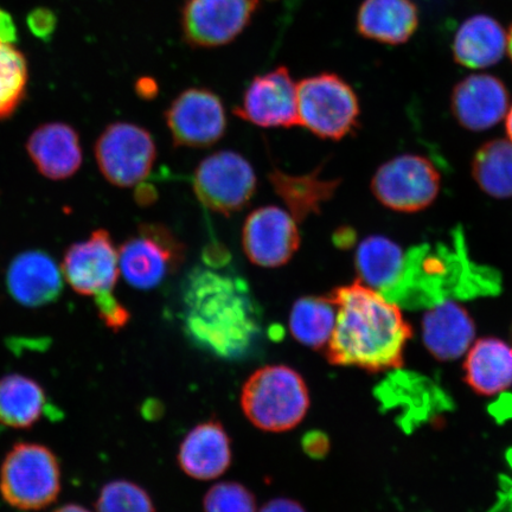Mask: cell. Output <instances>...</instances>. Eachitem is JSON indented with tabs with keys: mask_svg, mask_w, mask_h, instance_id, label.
I'll list each match as a JSON object with an SVG mask.
<instances>
[{
	"mask_svg": "<svg viewBox=\"0 0 512 512\" xmlns=\"http://www.w3.org/2000/svg\"><path fill=\"white\" fill-rule=\"evenodd\" d=\"M440 188L441 177L431 160L411 153L388 160L371 179V191L377 201L406 214L431 207Z\"/></svg>",
	"mask_w": 512,
	"mask_h": 512,
	"instance_id": "7",
	"label": "cell"
},
{
	"mask_svg": "<svg viewBox=\"0 0 512 512\" xmlns=\"http://www.w3.org/2000/svg\"><path fill=\"white\" fill-rule=\"evenodd\" d=\"M204 512H258L256 498L245 485L223 482L211 486L203 498Z\"/></svg>",
	"mask_w": 512,
	"mask_h": 512,
	"instance_id": "31",
	"label": "cell"
},
{
	"mask_svg": "<svg viewBox=\"0 0 512 512\" xmlns=\"http://www.w3.org/2000/svg\"><path fill=\"white\" fill-rule=\"evenodd\" d=\"M297 221L288 211L268 206L249 214L242 230L243 252L254 265L284 266L300 246Z\"/></svg>",
	"mask_w": 512,
	"mask_h": 512,
	"instance_id": "14",
	"label": "cell"
},
{
	"mask_svg": "<svg viewBox=\"0 0 512 512\" xmlns=\"http://www.w3.org/2000/svg\"><path fill=\"white\" fill-rule=\"evenodd\" d=\"M165 120L178 147L213 146L227 128L220 96L207 88H190L179 94L165 112Z\"/></svg>",
	"mask_w": 512,
	"mask_h": 512,
	"instance_id": "12",
	"label": "cell"
},
{
	"mask_svg": "<svg viewBox=\"0 0 512 512\" xmlns=\"http://www.w3.org/2000/svg\"><path fill=\"white\" fill-rule=\"evenodd\" d=\"M511 341H512V325H511Z\"/></svg>",
	"mask_w": 512,
	"mask_h": 512,
	"instance_id": "41",
	"label": "cell"
},
{
	"mask_svg": "<svg viewBox=\"0 0 512 512\" xmlns=\"http://www.w3.org/2000/svg\"><path fill=\"white\" fill-rule=\"evenodd\" d=\"M507 41V32L495 18L472 16L460 25L454 37V60L471 69L495 66L507 51Z\"/></svg>",
	"mask_w": 512,
	"mask_h": 512,
	"instance_id": "23",
	"label": "cell"
},
{
	"mask_svg": "<svg viewBox=\"0 0 512 512\" xmlns=\"http://www.w3.org/2000/svg\"><path fill=\"white\" fill-rule=\"evenodd\" d=\"M405 251L398 243L382 235L361 241L355 253L358 280L384 296L399 279Z\"/></svg>",
	"mask_w": 512,
	"mask_h": 512,
	"instance_id": "26",
	"label": "cell"
},
{
	"mask_svg": "<svg viewBox=\"0 0 512 512\" xmlns=\"http://www.w3.org/2000/svg\"><path fill=\"white\" fill-rule=\"evenodd\" d=\"M185 332L198 347L224 360H239L261 332V312L245 280L195 268L183 287Z\"/></svg>",
	"mask_w": 512,
	"mask_h": 512,
	"instance_id": "2",
	"label": "cell"
},
{
	"mask_svg": "<svg viewBox=\"0 0 512 512\" xmlns=\"http://www.w3.org/2000/svg\"><path fill=\"white\" fill-rule=\"evenodd\" d=\"M27 57L14 43L0 40V120L10 118L27 94Z\"/></svg>",
	"mask_w": 512,
	"mask_h": 512,
	"instance_id": "29",
	"label": "cell"
},
{
	"mask_svg": "<svg viewBox=\"0 0 512 512\" xmlns=\"http://www.w3.org/2000/svg\"><path fill=\"white\" fill-rule=\"evenodd\" d=\"M507 51L512 61V25L508 32Z\"/></svg>",
	"mask_w": 512,
	"mask_h": 512,
	"instance_id": "40",
	"label": "cell"
},
{
	"mask_svg": "<svg viewBox=\"0 0 512 512\" xmlns=\"http://www.w3.org/2000/svg\"><path fill=\"white\" fill-rule=\"evenodd\" d=\"M322 169L323 164L311 174L292 176L275 168L268 174L275 194L284 201L288 213L298 223L311 215H319L323 204L335 196L341 185V179L320 178Z\"/></svg>",
	"mask_w": 512,
	"mask_h": 512,
	"instance_id": "24",
	"label": "cell"
},
{
	"mask_svg": "<svg viewBox=\"0 0 512 512\" xmlns=\"http://www.w3.org/2000/svg\"><path fill=\"white\" fill-rule=\"evenodd\" d=\"M356 24L368 40L399 46L418 29L419 11L413 0H364Z\"/></svg>",
	"mask_w": 512,
	"mask_h": 512,
	"instance_id": "22",
	"label": "cell"
},
{
	"mask_svg": "<svg viewBox=\"0 0 512 512\" xmlns=\"http://www.w3.org/2000/svg\"><path fill=\"white\" fill-rule=\"evenodd\" d=\"M502 279L494 268L472 261L463 230L452 242L422 243L403 256L399 279L384 298L409 310L431 309L446 300L496 296Z\"/></svg>",
	"mask_w": 512,
	"mask_h": 512,
	"instance_id": "3",
	"label": "cell"
},
{
	"mask_svg": "<svg viewBox=\"0 0 512 512\" xmlns=\"http://www.w3.org/2000/svg\"><path fill=\"white\" fill-rule=\"evenodd\" d=\"M27 150L40 174L51 181H63L79 171L82 149L79 133L63 123L44 124L28 139Z\"/></svg>",
	"mask_w": 512,
	"mask_h": 512,
	"instance_id": "20",
	"label": "cell"
},
{
	"mask_svg": "<svg viewBox=\"0 0 512 512\" xmlns=\"http://www.w3.org/2000/svg\"><path fill=\"white\" fill-rule=\"evenodd\" d=\"M298 125L323 139L341 140L360 126V102L347 81L323 73L297 83Z\"/></svg>",
	"mask_w": 512,
	"mask_h": 512,
	"instance_id": "6",
	"label": "cell"
},
{
	"mask_svg": "<svg viewBox=\"0 0 512 512\" xmlns=\"http://www.w3.org/2000/svg\"><path fill=\"white\" fill-rule=\"evenodd\" d=\"M505 130H507L509 140L512 143V105L507 113V120H505Z\"/></svg>",
	"mask_w": 512,
	"mask_h": 512,
	"instance_id": "39",
	"label": "cell"
},
{
	"mask_svg": "<svg viewBox=\"0 0 512 512\" xmlns=\"http://www.w3.org/2000/svg\"><path fill=\"white\" fill-rule=\"evenodd\" d=\"M512 467V454L509 456ZM488 512H512V477L502 478L501 490L498 492L497 502Z\"/></svg>",
	"mask_w": 512,
	"mask_h": 512,
	"instance_id": "35",
	"label": "cell"
},
{
	"mask_svg": "<svg viewBox=\"0 0 512 512\" xmlns=\"http://www.w3.org/2000/svg\"><path fill=\"white\" fill-rule=\"evenodd\" d=\"M96 512H156L155 503L143 486L115 479L102 486L95 502Z\"/></svg>",
	"mask_w": 512,
	"mask_h": 512,
	"instance_id": "30",
	"label": "cell"
},
{
	"mask_svg": "<svg viewBox=\"0 0 512 512\" xmlns=\"http://www.w3.org/2000/svg\"><path fill=\"white\" fill-rule=\"evenodd\" d=\"M53 512H92V511L83 507V505L69 503L66 505H62V507L57 508Z\"/></svg>",
	"mask_w": 512,
	"mask_h": 512,
	"instance_id": "38",
	"label": "cell"
},
{
	"mask_svg": "<svg viewBox=\"0 0 512 512\" xmlns=\"http://www.w3.org/2000/svg\"><path fill=\"white\" fill-rule=\"evenodd\" d=\"M17 30L14 21L8 12L0 9V40L15 43Z\"/></svg>",
	"mask_w": 512,
	"mask_h": 512,
	"instance_id": "37",
	"label": "cell"
},
{
	"mask_svg": "<svg viewBox=\"0 0 512 512\" xmlns=\"http://www.w3.org/2000/svg\"><path fill=\"white\" fill-rule=\"evenodd\" d=\"M303 450L313 459H323L330 451V440L323 432H309L303 438Z\"/></svg>",
	"mask_w": 512,
	"mask_h": 512,
	"instance_id": "34",
	"label": "cell"
},
{
	"mask_svg": "<svg viewBox=\"0 0 512 512\" xmlns=\"http://www.w3.org/2000/svg\"><path fill=\"white\" fill-rule=\"evenodd\" d=\"M94 303L99 317L108 329L117 332L124 329L130 322V312L113 293L101 294V296L95 297Z\"/></svg>",
	"mask_w": 512,
	"mask_h": 512,
	"instance_id": "32",
	"label": "cell"
},
{
	"mask_svg": "<svg viewBox=\"0 0 512 512\" xmlns=\"http://www.w3.org/2000/svg\"><path fill=\"white\" fill-rule=\"evenodd\" d=\"M256 183L251 163L234 151H220L204 158L192 179L198 201L224 216L238 213L251 202Z\"/></svg>",
	"mask_w": 512,
	"mask_h": 512,
	"instance_id": "9",
	"label": "cell"
},
{
	"mask_svg": "<svg viewBox=\"0 0 512 512\" xmlns=\"http://www.w3.org/2000/svg\"><path fill=\"white\" fill-rule=\"evenodd\" d=\"M258 512H307L302 504L291 498H274Z\"/></svg>",
	"mask_w": 512,
	"mask_h": 512,
	"instance_id": "36",
	"label": "cell"
},
{
	"mask_svg": "<svg viewBox=\"0 0 512 512\" xmlns=\"http://www.w3.org/2000/svg\"><path fill=\"white\" fill-rule=\"evenodd\" d=\"M475 337V320L456 300L431 307L422 318V341L435 360H458L472 347Z\"/></svg>",
	"mask_w": 512,
	"mask_h": 512,
	"instance_id": "18",
	"label": "cell"
},
{
	"mask_svg": "<svg viewBox=\"0 0 512 512\" xmlns=\"http://www.w3.org/2000/svg\"><path fill=\"white\" fill-rule=\"evenodd\" d=\"M234 114L260 127L298 125L297 83L286 67L256 76Z\"/></svg>",
	"mask_w": 512,
	"mask_h": 512,
	"instance_id": "15",
	"label": "cell"
},
{
	"mask_svg": "<svg viewBox=\"0 0 512 512\" xmlns=\"http://www.w3.org/2000/svg\"><path fill=\"white\" fill-rule=\"evenodd\" d=\"M177 459L185 475L197 480H213L232 465V441L221 422H202L183 439Z\"/></svg>",
	"mask_w": 512,
	"mask_h": 512,
	"instance_id": "19",
	"label": "cell"
},
{
	"mask_svg": "<svg viewBox=\"0 0 512 512\" xmlns=\"http://www.w3.org/2000/svg\"><path fill=\"white\" fill-rule=\"evenodd\" d=\"M311 405L304 377L284 364L262 367L248 377L241 392V408L259 430L281 433L305 419Z\"/></svg>",
	"mask_w": 512,
	"mask_h": 512,
	"instance_id": "4",
	"label": "cell"
},
{
	"mask_svg": "<svg viewBox=\"0 0 512 512\" xmlns=\"http://www.w3.org/2000/svg\"><path fill=\"white\" fill-rule=\"evenodd\" d=\"M95 158L108 182L115 187L132 188L150 175L157 147L145 128L115 123L107 126L96 140Z\"/></svg>",
	"mask_w": 512,
	"mask_h": 512,
	"instance_id": "10",
	"label": "cell"
},
{
	"mask_svg": "<svg viewBox=\"0 0 512 512\" xmlns=\"http://www.w3.org/2000/svg\"><path fill=\"white\" fill-rule=\"evenodd\" d=\"M5 284L12 299L27 307L53 304L63 291V272L50 254L32 249L10 262Z\"/></svg>",
	"mask_w": 512,
	"mask_h": 512,
	"instance_id": "17",
	"label": "cell"
},
{
	"mask_svg": "<svg viewBox=\"0 0 512 512\" xmlns=\"http://www.w3.org/2000/svg\"><path fill=\"white\" fill-rule=\"evenodd\" d=\"M185 259V247L162 224H143L119 249L120 273L138 290H152L175 274Z\"/></svg>",
	"mask_w": 512,
	"mask_h": 512,
	"instance_id": "8",
	"label": "cell"
},
{
	"mask_svg": "<svg viewBox=\"0 0 512 512\" xmlns=\"http://www.w3.org/2000/svg\"><path fill=\"white\" fill-rule=\"evenodd\" d=\"M62 491L59 458L50 447L18 441L0 465V496L10 507L40 511L57 501Z\"/></svg>",
	"mask_w": 512,
	"mask_h": 512,
	"instance_id": "5",
	"label": "cell"
},
{
	"mask_svg": "<svg viewBox=\"0 0 512 512\" xmlns=\"http://www.w3.org/2000/svg\"><path fill=\"white\" fill-rule=\"evenodd\" d=\"M463 369L476 394H501L512 387V345L497 337L480 338L467 351Z\"/></svg>",
	"mask_w": 512,
	"mask_h": 512,
	"instance_id": "21",
	"label": "cell"
},
{
	"mask_svg": "<svg viewBox=\"0 0 512 512\" xmlns=\"http://www.w3.org/2000/svg\"><path fill=\"white\" fill-rule=\"evenodd\" d=\"M336 306L329 296L303 297L293 304L288 328L297 342L322 350L330 342L336 325Z\"/></svg>",
	"mask_w": 512,
	"mask_h": 512,
	"instance_id": "27",
	"label": "cell"
},
{
	"mask_svg": "<svg viewBox=\"0 0 512 512\" xmlns=\"http://www.w3.org/2000/svg\"><path fill=\"white\" fill-rule=\"evenodd\" d=\"M328 296L337 311L335 330L324 350L332 366L370 374L402 368L413 329L400 306L360 280L337 287Z\"/></svg>",
	"mask_w": 512,
	"mask_h": 512,
	"instance_id": "1",
	"label": "cell"
},
{
	"mask_svg": "<svg viewBox=\"0 0 512 512\" xmlns=\"http://www.w3.org/2000/svg\"><path fill=\"white\" fill-rule=\"evenodd\" d=\"M472 176L485 194L507 200L512 197V143L495 139L482 145L472 160Z\"/></svg>",
	"mask_w": 512,
	"mask_h": 512,
	"instance_id": "28",
	"label": "cell"
},
{
	"mask_svg": "<svg viewBox=\"0 0 512 512\" xmlns=\"http://www.w3.org/2000/svg\"><path fill=\"white\" fill-rule=\"evenodd\" d=\"M259 0H188L182 11L184 40L215 48L235 40L251 23Z\"/></svg>",
	"mask_w": 512,
	"mask_h": 512,
	"instance_id": "11",
	"label": "cell"
},
{
	"mask_svg": "<svg viewBox=\"0 0 512 512\" xmlns=\"http://www.w3.org/2000/svg\"><path fill=\"white\" fill-rule=\"evenodd\" d=\"M57 18L53 11L48 9H36L28 17V25L32 34L41 40H47L54 34Z\"/></svg>",
	"mask_w": 512,
	"mask_h": 512,
	"instance_id": "33",
	"label": "cell"
},
{
	"mask_svg": "<svg viewBox=\"0 0 512 512\" xmlns=\"http://www.w3.org/2000/svg\"><path fill=\"white\" fill-rule=\"evenodd\" d=\"M509 92L502 80L489 74L470 75L454 87L451 108L466 130L482 132L507 117Z\"/></svg>",
	"mask_w": 512,
	"mask_h": 512,
	"instance_id": "16",
	"label": "cell"
},
{
	"mask_svg": "<svg viewBox=\"0 0 512 512\" xmlns=\"http://www.w3.org/2000/svg\"><path fill=\"white\" fill-rule=\"evenodd\" d=\"M62 272L67 283L81 296L113 293L120 274L119 251L110 233L95 230L85 241L76 242L64 254Z\"/></svg>",
	"mask_w": 512,
	"mask_h": 512,
	"instance_id": "13",
	"label": "cell"
},
{
	"mask_svg": "<svg viewBox=\"0 0 512 512\" xmlns=\"http://www.w3.org/2000/svg\"><path fill=\"white\" fill-rule=\"evenodd\" d=\"M47 409L48 396L40 382L18 373L0 377V424L29 430Z\"/></svg>",
	"mask_w": 512,
	"mask_h": 512,
	"instance_id": "25",
	"label": "cell"
}]
</instances>
